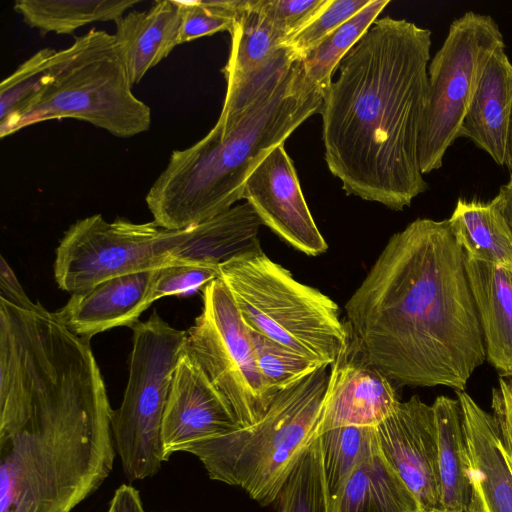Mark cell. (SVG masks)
<instances>
[{"label": "cell", "instance_id": "1", "mask_svg": "<svg viewBox=\"0 0 512 512\" xmlns=\"http://www.w3.org/2000/svg\"><path fill=\"white\" fill-rule=\"evenodd\" d=\"M112 414L90 343L40 303L0 300V512H70L95 492Z\"/></svg>", "mask_w": 512, "mask_h": 512}, {"label": "cell", "instance_id": "2", "mask_svg": "<svg viewBox=\"0 0 512 512\" xmlns=\"http://www.w3.org/2000/svg\"><path fill=\"white\" fill-rule=\"evenodd\" d=\"M367 359L401 386L464 391L486 360L483 334L448 219L393 234L345 304Z\"/></svg>", "mask_w": 512, "mask_h": 512}, {"label": "cell", "instance_id": "3", "mask_svg": "<svg viewBox=\"0 0 512 512\" xmlns=\"http://www.w3.org/2000/svg\"><path fill=\"white\" fill-rule=\"evenodd\" d=\"M431 46L429 29L384 17L340 62L320 113L325 161L347 195L402 211L428 189L419 141Z\"/></svg>", "mask_w": 512, "mask_h": 512}, {"label": "cell", "instance_id": "4", "mask_svg": "<svg viewBox=\"0 0 512 512\" xmlns=\"http://www.w3.org/2000/svg\"><path fill=\"white\" fill-rule=\"evenodd\" d=\"M323 95L290 59L241 110L218 118L193 145L174 150L145 201L153 221L185 229L232 208L242 199L250 172L284 144L306 120L320 113Z\"/></svg>", "mask_w": 512, "mask_h": 512}, {"label": "cell", "instance_id": "5", "mask_svg": "<svg viewBox=\"0 0 512 512\" xmlns=\"http://www.w3.org/2000/svg\"><path fill=\"white\" fill-rule=\"evenodd\" d=\"M328 368L321 365L279 391L256 423L189 444L181 451L198 457L211 479L242 488L263 506L272 504L316 439Z\"/></svg>", "mask_w": 512, "mask_h": 512}, {"label": "cell", "instance_id": "6", "mask_svg": "<svg viewBox=\"0 0 512 512\" xmlns=\"http://www.w3.org/2000/svg\"><path fill=\"white\" fill-rule=\"evenodd\" d=\"M52 78L40 96L5 130L7 137L36 123L72 118L113 136L130 138L148 131L151 108L132 92L113 34L92 28L56 50Z\"/></svg>", "mask_w": 512, "mask_h": 512}, {"label": "cell", "instance_id": "7", "mask_svg": "<svg viewBox=\"0 0 512 512\" xmlns=\"http://www.w3.org/2000/svg\"><path fill=\"white\" fill-rule=\"evenodd\" d=\"M219 279L247 327L290 350L330 366L348 343L338 305L263 251L222 263Z\"/></svg>", "mask_w": 512, "mask_h": 512}, {"label": "cell", "instance_id": "8", "mask_svg": "<svg viewBox=\"0 0 512 512\" xmlns=\"http://www.w3.org/2000/svg\"><path fill=\"white\" fill-rule=\"evenodd\" d=\"M131 329L129 377L123 400L113 411L111 429L124 473L133 481L155 475L166 461L163 418L187 331L172 327L157 311Z\"/></svg>", "mask_w": 512, "mask_h": 512}, {"label": "cell", "instance_id": "9", "mask_svg": "<svg viewBox=\"0 0 512 512\" xmlns=\"http://www.w3.org/2000/svg\"><path fill=\"white\" fill-rule=\"evenodd\" d=\"M185 229L169 230L154 221L108 222L94 214L73 223L56 249L54 278L71 294L117 276L183 264Z\"/></svg>", "mask_w": 512, "mask_h": 512}, {"label": "cell", "instance_id": "10", "mask_svg": "<svg viewBox=\"0 0 512 512\" xmlns=\"http://www.w3.org/2000/svg\"><path fill=\"white\" fill-rule=\"evenodd\" d=\"M505 47L492 16L468 11L455 19L428 65V101L419 141L421 172L442 167L459 133L483 70Z\"/></svg>", "mask_w": 512, "mask_h": 512}, {"label": "cell", "instance_id": "11", "mask_svg": "<svg viewBox=\"0 0 512 512\" xmlns=\"http://www.w3.org/2000/svg\"><path fill=\"white\" fill-rule=\"evenodd\" d=\"M203 308L187 331L186 351L223 394L242 427L256 423L275 393L261 374L250 329L221 279L202 291Z\"/></svg>", "mask_w": 512, "mask_h": 512}, {"label": "cell", "instance_id": "12", "mask_svg": "<svg viewBox=\"0 0 512 512\" xmlns=\"http://www.w3.org/2000/svg\"><path fill=\"white\" fill-rule=\"evenodd\" d=\"M242 199L263 225L296 250L308 256L327 251L284 144L273 148L250 172Z\"/></svg>", "mask_w": 512, "mask_h": 512}, {"label": "cell", "instance_id": "13", "mask_svg": "<svg viewBox=\"0 0 512 512\" xmlns=\"http://www.w3.org/2000/svg\"><path fill=\"white\" fill-rule=\"evenodd\" d=\"M379 449L424 510L441 509L437 438L431 405L399 402L376 427Z\"/></svg>", "mask_w": 512, "mask_h": 512}, {"label": "cell", "instance_id": "14", "mask_svg": "<svg viewBox=\"0 0 512 512\" xmlns=\"http://www.w3.org/2000/svg\"><path fill=\"white\" fill-rule=\"evenodd\" d=\"M329 367L316 438L338 427H376L400 402L392 381L367 359L351 333Z\"/></svg>", "mask_w": 512, "mask_h": 512}, {"label": "cell", "instance_id": "15", "mask_svg": "<svg viewBox=\"0 0 512 512\" xmlns=\"http://www.w3.org/2000/svg\"><path fill=\"white\" fill-rule=\"evenodd\" d=\"M240 428L232 407L186 351L176 366L162 425L166 461L183 447Z\"/></svg>", "mask_w": 512, "mask_h": 512}, {"label": "cell", "instance_id": "16", "mask_svg": "<svg viewBox=\"0 0 512 512\" xmlns=\"http://www.w3.org/2000/svg\"><path fill=\"white\" fill-rule=\"evenodd\" d=\"M223 69L227 87L219 118L240 109L259 92L288 53L284 37L262 11L259 0H241Z\"/></svg>", "mask_w": 512, "mask_h": 512}, {"label": "cell", "instance_id": "17", "mask_svg": "<svg viewBox=\"0 0 512 512\" xmlns=\"http://www.w3.org/2000/svg\"><path fill=\"white\" fill-rule=\"evenodd\" d=\"M156 273L157 269L147 270L102 281L84 292L71 294L54 315L68 330L87 342L111 328H131L155 302Z\"/></svg>", "mask_w": 512, "mask_h": 512}, {"label": "cell", "instance_id": "18", "mask_svg": "<svg viewBox=\"0 0 512 512\" xmlns=\"http://www.w3.org/2000/svg\"><path fill=\"white\" fill-rule=\"evenodd\" d=\"M512 119V62L505 47L486 64L464 118L459 137L472 141L499 166L506 164Z\"/></svg>", "mask_w": 512, "mask_h": 512}, {"label": "cell", "instance_id": "19", "mask_svg": "<svg viewBox=\"0 0 512 512\" xmlns=\"http://www.w3.org/2000/svg\"><path fill=\"white\" fill-rule=\"evenodd\" d=\"M465 269L480 322L486 360L501 377L512 376V265L465 255Z\"/></svg>", "mask_w": 512, "mask_h": 512}, {"label": "cell", "instance_id": "20", "mask_svg": "<svg viewBox=\"0 0 512 512\" xmlns=\"http://www.w3.org/2000/svg\"><path fill=\"white\" fill-rule=\"evenodd\" d=\"M455 392L462 410L472 481L487 512H512V468L495 419L465 390Z\"/></svg>", "mask_w": 512, "mask_h": 512}, {"label": "cell", "instance_id": "21", "mask_svg": "<svg viewBox=\"0 0 512 512\" xmlns=\"http://www.w3.org/2000/svg\"><path fill=\"white\" fill-rule=\"evenodd\" d=\"M181 19L180 1L158 0L147 11L130 10L115 22L113 35L132 85L180 45Z\"/></svg>", "mask_w": 512, "mask_h": 512}, {"label": "cell", "instance_id": "22", "mask_svg": "<svg viewBox=\"0 0 512 512\" xmlns=\"http://www.w3.org/2000/svg\"><path fill=\"white\" fill-rule=\"evenodd\" d=\"M431 407L437 438L441 510L468 512L474 485L460 402L438 396Z\"/></svg>", "mask_w": 512, "mask_h": 512}, {"label": "cell", "instance_id": "23", "mask_svg": "<svg viewBox=\"0 0 512 512\" xmlns=\"http://www.w3.org/2000/svg\"><path fill=\"white\" fill-rule=\"evenodd\" d=\"M423 511L380 450L354 470L333 507V512Z\"/></svg>", "mask_w": 512, "mask_h": 512}, {"label": "cell", "instance_id": "24", "mask_svg": "<svg viewBox=\"0 0 512 512\" xmlns=\"http://www.w3.org/2000/svg\"><path fill=\"white\" fill-rule=\"evenodd\" d=\"M448 222L466 256L512 265V228L494 199L459 198Z\"/></svg>", "mask_w": 512, "mask_h": 512}, {"label": "cell", "instance_id": "25", "mask_svg": "<svg viewBox=\"0 0 512 512\" xmlns=\"http://www.w3.org/2000/svg\"><path fill=\"white\" fill-rule=\"evenodd\" d=\"M139 0H18L14 10L41 34H72L94 22H116Z\"/></svg>", "mask_w": 512, "mask_h": 512}, {"label": "cell", "instance_id": "26", "mask_svg": "<svg viewBox=\"0 0 512 512\" xmlns=\"http://www.w3.org/2000/svg\"><path fill=\"white\" fill-rule=\"evenodd\" d=\"M332 509L351 474L368 457L378 452L375 427L345 426L317 437Z\"/></svg>", "mask_w": 512, "mask_h": 512}, {"label": "cell", "instance_id": "27", "mask_svg": "<svg viewBox=\"0 0 512 512\" xmlns=\"http://www.w3.org/2000/svg\"><path fill=\"white\" fill-rule=\"evenodd\" d=\"M389 3V0H370L367 6L333 31L300 60L306 80L322 95L333 81V74L342 59Z\"/></svg>", "mask_w": 512, "mask_h": 512}, {"label": "cell", "instance_id": "28", "mask_svg": "<svg viewBox=\"0 0 512 512\" xmlns=\"http://www.w3.org/2000/svg\"><path fill=\"white\" fill-rule=\"evenodd\" d=\"M275 501L277 512H333L318 438L301 455Z\"/></svg>", "mask_w": 512, "mask_h": 512}, {"label": "cell", "instance_id": "29", "mask_svg": "<svg viewBox=\"0 0 512 512\" xmlns=\"http://www.w3.org/2000/svg\"><path fill=\"white\" fill-rule=\"evenodd\" d=\"M56 50L43 48L20 64L0 84V132L10 126L50 83Z\"/></svg>", "mask_w": 512, "mask_h": 512}, {"label": "cell", "instance_id": "30", "mask_svg": "<svg viewBox=\"0 0 512 512\" xmlns=\"http://www.w3.org/2000/svg\"><path fill=\"white\" fill-rule=\"evenodd\" d=\"M259 370L270 388L279 391L304 378L319 366L314 360L250 330Z\"/></svg>", "mask_w": 512, "mask_h": 512}, {"label": "cell", "instance_id": "31", "mask_svg": "<svg viewBox=\"0 0 512 512\" xmlns=\"http://www.w3.org/2000/svg\"><path fill=\"white\" fill-rule=\"evenodd\" d=\"M370 0H327L319 12L301 29L288 37L286 47L298 60H302L338 27L369 4Z\"/></svg>", "mask_w": 512, "mask_h": 512}, {"label": "cell", "instance_id": "32", "mask_svg": "<svg viewBox=\"0 0 512 512\" xmlns=\"http://www.w3.org/2000/svg\"><path fill=\"white\" fill-rule=\"evenodd\" d=\"M182 19L179 44L217 32H231L241 0L180 1Z\"/></svg>", "mask_w": 512, "mask_h": 512}, {"label": "cell", "instance_id": "33", "mask_svg": "<svg viewBox=\"0 0 512 512\" xmlns=\"http://www.w3.org/2000/svg\"><path fill=\"white\" fill-rule=\"evenodd\" d=\"M219 278V266L208 264H179L157 269L153 297L184 294L207 286Z\"/></svg>", "mask_w": 512, "mask_h": 512}, {"label": "cell", "instance_id": "34", "mask_svg": "<svg viewBox=\"0 0 512 512\" xmlns=\"http://www.w3.org/2000/svg\"><path fill=\"white\" fill-rule=\"evenodd\" d=\"M327 0H259V5L284 41L301 29ZM284 43V42H283Z\"/></svg>", "mask_w": 512, "mask_h": 512}, {"label": "cell", "instance_id": "35", "mask_svg": "<svg viewBox=\"0 0 512 512\" xmlns=\"http://www.w3.org/2000/svg\"><path fill=\"white\" fill-rule=\"evenodd\" d=\"M492 415L495 419L500 441L512 461V381L501 377L498 386L492 389Z\"/></svg>", "mask_w": 512, "mask_h": 512}, {"label": "cell", "instance_id": "36", "mask_svg": "<svg viewBox=\"0 0 512 512\" xmlns=\"http://www.w3.org/2000/svg\"><path fill=\"white\" fill-rule=\"evenodd\" d=\"M0 299L22 309H34V303L27 296L14 271L2 256L0 260Z\"/></svg>", "mask_w": 512, "mask_h": 512}, {"label": "cell", "instance_id": "37", "mask_svg": "<svg viewBox=\"0 0 512 512\" xmlns=\"http://www.w3.org/2000/svg\"><path fill=\"white\" fill-rule=\"evenodd\" d=\"M107 512H145L139 492L122 484L114 493Z\"/></svg>", "mask_w": 512, "mask_h": 512}, {"label": "cell", "instance_id": "38", "mask_svg": "<svg viewBox=\"0 0 512 512\" xmlns=\"http://www.w3.org/2000/svg\"><path fill=\"white\" fill-rule=\"evenodd\" d=\"M493 199L512 228V187L502 185Z\"/></svg>", "mask_w": 512, "mask_h": 512}, {"label": "cell", "instance_id": "39", "mask_svg": "<svg viewBox=\"0 0 512 512\" xmlns=\"http://www.w3.org/2000/svg\"><path fill=\"white\" fill-rule=\"evenodd\" d=\"M473 485H474V493H473V498H472L471 505L469 507L468 512H487L485 504L483 502V499L480 495L478 488L476 487V485L474 483H473Z\"/></svg>", "mask_w": 512, "mask_h": 512}, {"label": "cell", "instance_id": "40", "mask_svg": "<svg viewBox=\"0 0 512 512\" xmlns=\"http://www.w3.org/2000/svg\"><path fill=\"white\" fill-rule=\"evenodd\" d=\"M506 167L509 170V181L506 184L509 187H512V119L511 126L509 132V140H508V148H507V158H506Z\"/></svg>", "mask_w": 512, "mask_h": 512}, {"label": "cell", "instance_id": "41", "mask_svg": "<svg viewBox=\"0 0 512 512\" xmlns=\"http://www.w3.org/2000/svg\"><path fill=\"white\" fill-rule=\"evenodd\" d=\"M423 512H446L441 509L424 510Z\"/></svg>", "mask_w": 512, "mask_h": 512}, {"label": "cell", "instance_id": "42", "mask_svg": "<svg viewBox=\"0 0 512 512\" xmlns=\"http://www.w3.org/2000/svg\"><path fill=\"white\" fill-rule=\"evenodd\" d=\"M506 455H507V454H506ZM507 458H508V456H507ZM508 460H509L510 466H511V468H512V461H511L509 458H508Z\"/></svg>", "mask_w": 512, "mask_h": 512}, {"label": "cell", "instance_id": "43", "mask_svg": "<svg viewBox=\"0 0 512 512\" xmlns=\"http://www.w3.org/2000/svg\"><path fill=\"white\" fill-rule=\"evenodd\" d=\"M505 378H508V379H510V380L512 381V376H510V377H505Z\"/></svg>", "mask_w": 512, "mask_h": 512}]
</instances>
